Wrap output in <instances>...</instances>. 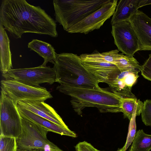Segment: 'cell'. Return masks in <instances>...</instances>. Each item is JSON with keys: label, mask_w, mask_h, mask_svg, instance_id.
Returning <instances> with one entry per match:
<instances>
[{"label": "cell", "mask_w": 151, "mask_h": 151, "mask_svg": "<svg viewBox=\"0 0 151 151\" xmlns=\"http://www.w3.org/2000/svg\"><path fill=\"white\" fill-rule=\"evenodd\" d=\"M119 150H118H118L116 151H118ZM98 151H100V150H98Z\"/></svg>", "instance_id": "cell-29"}, {"label": "cell", "mask_w": 151, "mask_h": 151, "mask_svg": "<svg viewBox=\"0 0 151 151\" xmlns=\"http://www.w3.org/2000/svg\"><path fill=\"white\" fill-rule=\"evenodd\" d=\"M81 61L83 65L99 83H107L112 80L121 71L112 63Z\"/></svg>", "instance_id": "cell-14"}, {"label": "cell", "mask_w": 151, "mask_h": 151, "mask_svg": "<svg viewBox=\"0 0 151 151\" xmlns=\"http://www.w3.org/2000/svg\"><path fill=\"white\" fill-rule=\"evenodd\" d=\"M111 33L118 50L124 54L133 56L140 50L138 37L129 20L112 24Z\"/></svg>", "instance_id": "cell-9"}, {"label": "cell", "mask_w": 151, "mask_h": 151, "mask_svg": "<svg viewBox=\"0 0 151 151\" xmlns=\"http://www.w3.org/2000/svg\"><path fill=\"white\" fill-rule=\"evenodd\" d=\"M139 72L134 70L120 71L107 84L113 93L123 98H136L131 89L139 77Z\"/></svg>", "instance_id": "cell-12"}, {"label": "cell", "mask_w": 151, "mask_h": 151, "mask_svg": "<svg viewBox=\"0 0 151 151\" xmlns=\"http://www.w3.org/2000/svg\"><path fill=\"white\" fill-rule=\"evenodd\" d=\"M5 28L0 23V70L2 74L13 69L10 40Z\"/></svg>", "instance_id": "cell-17"}, {"label": "cell", "mask_w": 151, "mask_h": 151, "mask_svg": "<svg viewBox=\"0 0 151 151\" xmlns=\"http://www.w3.org/2000/svg\"><path fill=\"white\" fill-rule=\"evenodd\" d=\"M17 104L18 108L29 111L60 126L69 129L55 110L44 101H22Z\"/></svg>", "instance_id": "cell-13"}, {"label": "cell", "mask_w": 151, "mask_h": 151, "mask_svg": "<svg viewBox=\"0 0 151 151\" xmlns=\"http://www.w3.org/2000/svg\"><path fill=\"white\" fill-rule=\"evenodd\" d=\"M136 116H138V113L137 110H135L134 112L132 117L130 120L127 140L124 145L125 151L132 142L136 135Z\"/></svg>", "instance_id": "cell-22"}, {"label": "cell", "mask_w": 151, "mask_h": 151, "mask_svg": "<svg viewBox=\"0 0 151 151\" xmlns=\"http://www.w3.org/2000/svg\"><path fill=\"white\" fill-rule=\"evenodd\" d=\"M109 0H54L55 20L66 31Z\"/></svg>", "instance_id": "cell-4"}, {"label": "cell", "mask_w": 151, "mask_h": 151, "mask_svg": "<svg viewBox=\"0 0 151 151\" xmlns=\"http://www.w3.org/2000/svg\"><path fill=\"white\" fill-rule=\"evenodd\" d=\"M28 47L43 58L44 62L41 66H46L48 62L54 64L57 54L53 47L50 44L40 40L33 39L28 43Z\"/></svg>", "instance_id": "cell-18"}, {"label": "cell", "mask_w": 151, "mask_h": 151, "mask_svg": "<svg viewBox=\"0 0 151 151\" xmlns=\"http://www.w3.org/2000/svg\"><path fill=\"white\" fill-rule=\"evenodd\" d=\"M76 151H98L90 143L84 141L79 142L75 146Z\"/></svg>", "instance_id": "cell-26"}, {"label": "cell", "mask_w": 151, "mask_h": 151, "mask_svg": "<svg viewBox=\"0 0 151 151\" xmlns=\"http://www.w3.org/2000/svg\"><path fill=\"white\" fill-rule=\"evenodd\" d=\"M117 0H109L99 9L75 24L66 31L70 33L87 34L99 29L105 22L113 15L117 3Z\"/></svg>", "instance_id": "cell-10"}, {"label": "cell", "mask_w": 151, "mask_h": 151, "mask_svg": "<svg viewBox=\"0 0 151 151\" xmlns=\"http://www.w3.org/2000/svg\"><path fill=\"white\" fill-rule=\"evenodd\" d=\"M56 89L70 97L74 111L81 115L86 107H95L103 113L121 112L122 97L103 88L71 87L60 85Z\"/></svg>", "instance_id": "cell-2"}, {"label": "cell", "mask_w": 151, "mask_h": 151, "mask_svg": "<svg viewBox=\"0 0 151 151\" xmlns=\"http://www.w3.org/2000/svg\"><path fill=\"white\" fill-rule=\"evenodd\" d=\"M142 121L146 126L151 127V101L146 100L144 105L141 113Z\"/></svg>", "instance_id": "cell-24"}, {"label": "cell", "mask_w": 151, "mask_h": 151, "mask_svg": "<svg viewBox=\"0 0 151 151\" xmlns=\"http://www.w3.org/2000/svg\"><path fill=\"white\" fill-rule=\"evenodd\" d=\"M53 68L55 82L67 86L99 88V83L82 64L79 56L70 53L57 54Z\"/></svg>", "instance_id": "cell-3"}, {"label": "cell", "mask_w": 151, "mask_h": 151, "mask_svg": "<svg viewBox=\"0 0 151 151\" xmlns=\"http://www.w3.org/2000/svg\"><path fill=\"white\" fill-rule=\"evenodd\" d=\"M119 50H114L102 53L94 52L91 54H83L80 55L82 61L114 63L116 59L120 55Z\"/></svg>", "instance_id": "cell-19"}, {"label": "cell", "mask_w": 151, "mask_h": 151, "mask_svg": "<svg viewBox=\"0 0 151 151\" xmlns=\"http://www.w3.org/2000/svg\"><path fill=\"white\" fill-rule=\"evenodd\" d=\"M22 122L21 134L16 139L17 151H44L47 145L57 146L47 139V129L22 118Z\"/></svg>", "instance_id": "cell-5"}, {"label": "cell", "mask_w": 151, "mask_h": 151, "mask_svg": "<svg viewBox=\"0 0 151 151\" xmlns=\"http://www.w3.org/2000/svg\"><path fill=\"white\" fill-rule=\"evenodd\" d=\"M151 150V135L145 133L142 129L136 132L129 151H150Z\"/></svg>", "instance_id": "cell-21"}, {"label": "cell", "mask_w": 151, "mask_h": 151, "mask_svg": "<svg viewBox=\"0 0 151 151\" xmlns=\"http://www.w3.org/2000/svg\"><path fill=\"white\" fill-rule=\"evenodd\" d=\"M0 83L1 91L17 104L25 101H45L52 98L43 87L30 86L13 79L2 80Z\"/></svg>", "instance_id": "cell-6"}, {"label": "cell", "mask_w": 151, "mask_h": 151, "mask_svg": "<svg viewBox=\"0 0 151 151\" xmlns=\"http://www.w3.org/2000/svg\"><path fill=\"white\" fill-rule=\"evenodd\" d=\"M18 109L22 118L45 128L49 131L62 135L68 136L73 137H76V134L70 129H67L60 126L52 122L29 111Z\"/></svg>", "instance_id": "cell-15"}, {"label": "cell", "mask_w": 151, "mask_h": 151, "mask_svg": "<svg viewBox=\"0 0 151 151\" xmlns=\"http://www.w3.org/2000/svg\"><path fill=\"white\" fill-rule=\"evenodd\" d=\"M0 23L14 38L30 32L58 36L55 21L39 6L25 0H2L0 8Z\"/></svg>", "instance_id": "cell-1"}, {"label": "cell", "mask_w": 151, "mask_h": 151, "mask_svg": "<svg viewBox=\"0 0 151 151\" xmlns=\"http://www.w3.org/2000/svg\"><path fill=\"white\" fill-rule=\"evenodd\" d=\"M16 139L0 136V151H17Z\"/></svg>", "instance_id": "cell-23"}, {"label": "cell", "mask_w": 151, "mask_h": 151, "mask_svg": "<svg viewBox=\"0 0 151 151\" xmlns=\"http://www.w3.org/2000/svg\"><path fill=\"white\" fill-rule=\"evenodd\" d=\"M22 118L17 104L1 91L0 136L18 138L22 132Z\"/></svg>", "instance_id": "cell-7"}, {"label": "cell", "mask_w": 151, "mask_h": 151, "mask_svg": "<svg viewBox=\"0 0 151 151\" xmlns=\"http://www.w3.org/2000/svg\"><path fill=\"white\" fill-rule=\"evenodd\" d=\"M5 79H13L30 86L39 87V84L55 82L56 74L53 68L39 66L28 68L12 69L2 74Z\"/></svg>", "instance_id": "cell-8"}, {"label": "cell", "mask_w": 151, "mask_h": 151, "mask_svg": "<svg viewBox=\"0 0 151 151\" xmlns=\"http://www.w3.org/2000/svg\"><path fill=\"white\" fill-rule=\"evenodd\" d=\"M144 103L136 98H122L121 112L130 120L134 112L137 110L138 116L141 114Z\"/></svg>", "instance_id": "cell-20"}, {"label": "cell", "mask_w": 151, "mask_h": 151, "mask_svg": "<svg viewBox=\"0 0 151 151\" xmlns=\"http://www.w3.org/2000/svg\"><path fill=\"white\" fill-rule=\"evenodd\" d=\"M118 151H125V146H124L118 149Z\"/></svg>", "instance_id": "cell-28"}, {"label": "cell", "mask_w": 151, "mask_h": 151, "mask_svg": "<svg viewBox=\"0 0 151 151\" xmlns=\"http://www.w3.org/2000/svg\"><path fill=\"white\" fill-rule=\"evenodd\" d=\"M140 70L143 76L151 81V54L149 55V58L144 64L140 65Z\"/></svg>", "instance_id": "cell-25"}, {"label": "cell", "mask_w": 151, "mask_h": 151, "mask_svg": "<svg viewBox=\"0 0 151 151\" xmlns=\"http://www.w3.org/2000/svg\"><path fill=\"white\" fill-rule=\"evenodd\" d=\"M129 21L138 37L140 50H151V18L138 10Z\"/></svg>", "instance_id": "cell-11"}, {"label": "cell", "mask_w": 151, "mask_h": 151, "mask_svg": "<svg viewBox=\"0 0 151 151\" xmlns=\"http://www.w3.org/2000/svg\"><path fill=\"white\" fill-rule=\"evenodd\" d=\"M139 0H121L117 3L111 22L112 24L129 20L138 10Z\"/></svg>", "instance_id": "cell-16"}, {"label": "cell", "mask_w": 151, "mask_h": 151, "mask_svg": "<svg viewBox=\"0 0 151 151\" xmlns=\"http://www.w3.org/2000/svg\"><path fill=\"white\" fill-rule=\"evenodd\" d=\"M151 4V0H139L138 4L139 8L144 6Z\"/></svg>", "instance_id": "cell-27"}]
</instances>
